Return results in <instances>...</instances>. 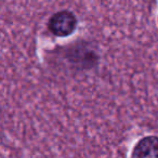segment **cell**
<instances>
[{
	"mask_svg": "<svg viewBox=\"0 0 158 158\" xmlns=\"http://www.w3.org/2000/svg\"><path fill=\"white\" fill-rule=\"evenodd\" d=\"M76 26V16L68 11L57 12L49 21V29L59 37H66L73 34Z\"/></svg>",
	"mask_w": 158,
	"mask_h": 158,
	"instance_id": "cell-1",
	"label": "cell"
},
{
	"mask_svg": "<svg viewBox=\"0 0 158 158\" xmlns=\"http://www.w3.org/2000/svg\"><path fill=\"white\" fill-rule=\"evenodd\" d=\"M131 158H158V138L146 136L139 141L132 151Z\"/></svg>",
	"mask_w": 158,
	"mask_h": 158,
	"instance_id": "cell-2",
	"label": "cell"
}]
</instances>
